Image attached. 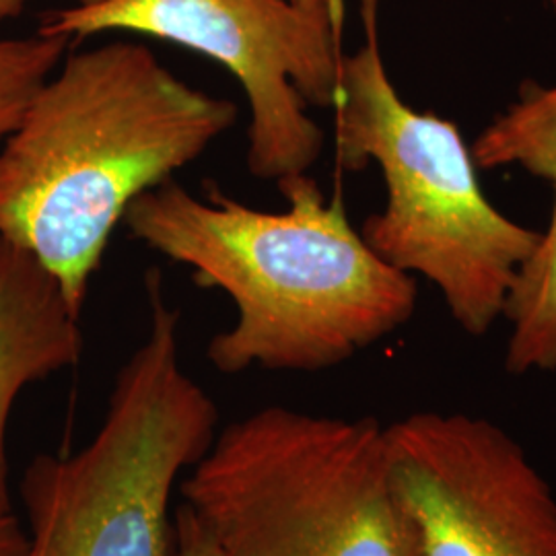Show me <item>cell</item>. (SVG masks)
I'll use <instances>...</instances> for the list:
<instances>
[{
	"instance_id": "1",
	"label": "cell",
	"mask_w": 556,
	"mask_h": 556,
	"mask_svg": "<svg viewBox=\"0 0 556 556\" xmlns=\"http://www.w3.org/2000/svg\"><path fill=\"white\" fill-rule=\"evenodd\" d=\"M277 186L287 208L264 213L219 188L200 200L167 179L132 200L122 219L132 238L233 301L236 324L206 349L225 376L334 367L417 309V278L367 245L340 192L326 200L307 174Z\"/></svg>"
},
{
	"instance_id": "2",
	"label": "cell",
	"mask_w": 556,
	"mask_h": 556,
	"mask_svg": "<svg viewBox=\"0 0 556 556\" xmlns=\"http://www.w3.org/2000/svg\"><path fill=\"white\" fill-rule=\"evenodd\" d=\"M236 119V101L190 87L137 41L64 56L0 151V238L40 260L80 316L132 200Z\"/></svg>"
},
{
	"instance_id": "3",
	"label": "cell",
	"mask_w": 556,
	"mask_h": 556,
	"mask_svg": "<svg viewBox=\"0 0 556 556\" xmlns=\"http://www.w3.org/2000/svg\"><path fill=\"white\" fill-rule=\"evenodd\" d=\"M363 46L342 54L334 112L338 169L376 163L386 206L361 236L397 270L433 282L457 326L484 337L536 250L540 231L486 199L459 126L400 98L379 43V0H358Z\"/></svg>"
},
{
	"instance_id": "4",
	"label": "cell",
	"mask_w": 556,
	"mask_h": 556,
	"mask_svg": "<svg viewBox=\"0 0 556 556\" xmlns=\"http://www.w3.org/2000/svg\"><path fill=\"white\" fill-rule=\"evenodd\" d=\"M151 324L124 363L93 439L34 457L20 482L27 556H176L179 477L217 435L213 397L179 358V312L147 273Z\"/></svg>"
},
{
	"instance_id": "5",
	"label": "cell",
	"mask_w": 556,
	"mask_h": 556,
	"mask_svg": "<svg viewBox=\"0 0 556 556\" xmlns=\"http://www.w3.org/2000/svg\"><path fill=\"white\" fill-rule=\"evenodd\" d=\"M179 495L223 556H417L378 418L266 406L215 435Z\"/></svg>"
},
{
	"instance_id": "6",
	"label": "cell",
	"mask_w": 556,
	"mask_h": 556,
	"mask_svg": "<svg viewBox=\"0 0 556 556\" xmlns=\"http://www.w3.org/2000/svg\"><path fill=\"white\" fill-rule=\"evenodd\" d=\"M40 34L73 43L130 31L223 64L250 103L248 169L266 181L309 174L324 130L307 108L332 110L342 29L291 0H93L48 13Z\"/></svg>"
},
{
	"instance_id": "7",
	"label": "cell",
	"mask_w": 556,
	"mask_h": 556,
	"mask_svg": "<svg viewBox=\"0 0 556 556\" xmlns=\"http://www.w3.org/2000/svg\"><path fill=\"white\" fill-rule=\"evenodd\" d=\"M417 556H556V497L493 420L422 410L383 427Z\"/></svg>"
},
{
	"instance_id": "8",
	"label": "cell",
	"mask_w": 556,
	"mask_h": 556,
	"mask_svg": "<svg viewBox=\"0 0 556 556\" xmlns=\"http://www.w3.org/2000/svg\"><path fill=\"white\" fill-rule=\"evenodd\" d=\"M478 169L521 167L553 188V215L536 250L517 273L503 318L511 334V376L556 371V83L523 80L511 101L472 142Z\"/></svg>"
},
{
	"instance_id": "9",
	"label": "cell",
	"mask_w": 556,
	"mask_h": 556,
	"mask_svg": "<svg viewBox=\"0 0 556 556\" xmlns=\"http://www.w3.org/2000/svg\"><path fill=\"white\" fill-rule=\"evenodd\" d=\"M79 318L31 252L0 238V519L13 516L9 418L21 392L79 363Z\"/></svg>"
},
{
	"instance_id": "10",
	"label": "cell",
	"mask_w": 556,
	"mask_h": 556,
	"mask_svg": "<svg viewBox=\"0 0 556 556\" xmlns=\"http://www.w3.org/2000/svg\"><path fill=\"white\" fill-rule=\"evenodd\" d=\"M71 43L68 38L40 31L31 38L0 40V139L17 128L29 101L56 73Z\"/></svg>"
},
{
	"instance_id": "11",
	"label": "cell",
	"mask_w": 556,
	"mask_h": 556,
	"mask_svg": "<svg viewBox=\"0 0 556 556\" xmlns=\"http://www.w3.org/2000/svg\"><path fill=\"white\" fill-rule=\"evenodd\" d=\"M176 556H223L184 503L176 509Z\"/></svg>"
},
{
	"instance_id": "12",
	"label": "cell",
	"mask_w": 556,
	"mask_h": 556,
	"mask_svg": "<svg viewBox=\"0 0 556 556\" xmlns=\"http://www.w3.org/2000/svg\"><path fill=\"white\" fill-rule=\"evenodd\" d=\"M29 536L21 526L20 517L0 519V556H27Z\"/></svg>"
},
{
	"instance_id": "13",
	"label": "cell",
	"mask_w": 556,
	"mask_h": 556,
	"mask_svg": "<svg viewBox=\"0 0 556 556\" xmlns=\"http://www.w3.org/2000/svg\"><path fill=\"white\" fill-rule=\"evenodd\" d=\"M298 9L312 17L328 23L330 27L344 29V0H291Z\"/></svg>"
},
{
	"instance_id": "14",
	"label": "cell",
	"mask_w": 556,
	"mask_h": 556,
	"mask_svg": "<svg viewBox=\"0 0 556 556\" xmlns=\"http://www.w3.org/2000/svg\"><path fill=\"white\" fill-rule=\"evenodd\" d=\"M27 2L29 0H0V23L20 17ZM77 2H93V0H77Z\"/></svg>"
}]
</instances>
